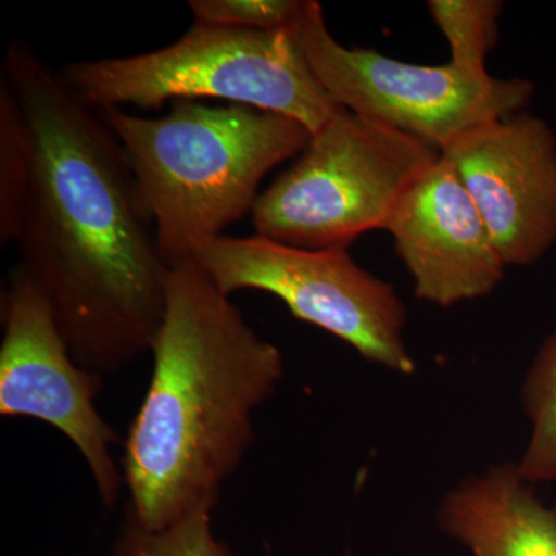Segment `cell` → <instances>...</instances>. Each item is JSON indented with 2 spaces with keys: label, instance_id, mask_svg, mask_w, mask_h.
<instances>
[{
  "label": "cell",
  "instance_id": "cell-1",
  "mask_svg": "<svg viewBox=\"0 0 556 556\" xmlns=\"http://www.w3.org/2000/svg\"><path fill=\"white\" fill-rule=\"evenodd\" d=\"M0 243L49 298L80 367L149 354L169 268L119 139L30 43L0 60Z\"/></svg>",
  "mask_w": 556,
  "mask_h": 556
},
{
  "label": "cell",
  "instance_id": "cell-2",
  "mask_svg": "<svg viewBox=\"0 0 556 556\" xmlns=\"http://www.w3.org/2000/svg\"><path fill=\"white\" fill-rule=\"evenodd\" d=\"M152 376L124 442L127 511L160 530L217 507L283 378L280 350L193 260L169 269Z\"/></svg>",
  "mask_w": 556,
  "mask_h": 556
},
{
  "label": "cell",
  "instance_id": "cell-3",
  "mask_svg": "<svg viewBox=\"0 0 556 556\" xmlns=\"http://www.w3.org/2000/svg\"><path fill=\"white\" fill-rule=\"evenodd\" d=\"M100 112L126 150L169 269L252 214L266 175L313 138L298 121L236 104L177 101L160 118Z\"/></svg>",
  "mask_w": 556,
  "mask_h": 556
},
{
  "label": "cell",
  "instance_id": "cell-4",
  "mask_svg": "<svg viewBox=\"0 0 556 556\" xmlns=\"http://www.w3.org/2000/svg\"><path fill=\"white\" fill-rule=\"evenodd\" d=\"M94 109H159L167 101L214 98L298 121L311 135L340 109L288 33L193 22L185 35L149 53L73 62L62 70Z\"/></svg>",
  "mask_w": 556,
  "mask_h": 556
},
{
  "label": "cell",
  "instance_id": "cell-5",
  "mask_svg": "<svg viewBox=\"0 0 556 556\" xmlns=\"http://www.w3.org/2000/svg\"><path fill=\"white\" fill-rule=\"evenodd\" d=\"M439 159L427 142L342 108L260 193L251 214L255 233L348 251L369 230H386L399 201Z\"/></svg>",
  "mask_w": 556,
  "mask_h": 556
},
{
  "label": "cell",
  "instance_id": "cell-6",
  "mask_svg": "<svg viewBox=\"0 0 556 556\" xmlns=\"http://www.w3.org/2000/svg\"><path fill=\"white\" fill-rule=\"evenodd\" d=\"M332 101L442 152L468 130L525 112L535 97L532 80L501 79L455 65H419L379 51L348 49L325 21L317 0H305L288 33Z\"/></svg>",
  "mask_w": 556,
  "mask_h": 556
},
{
  "label": "cell",
  "instance_id": "cell-7",
  "mask_svg": "<svg viewBox=\"0 0 556 556\" xmlns=\"http://www.w3.org/2000/svg\"><path fill=\"white\" fill-rule=\"evenodd\" d=\"M192 260L226 294L268 292L292 316L331 332L362 357L402 375L415 372L404 340V303L348 251L291 247L255 233L217 237Z\"/></svg>",
  "mask_w": 556,
  "mask_h": 556
},
{
  "label": "cell",
  "instance_id": "cell-8",
  "mask_svg": "<svg viewBox=\"0 0 556 556\" xmlns=\"http://www.w3.org/2000/svg\"><path fill=\"white\" fill-rule=\"evenodd\" d=\"M0 317V415L60 430L86 460L102 504L115 507L126 485L113 457L118 437L97 407L104 376L80 367L49 298L21 265L2 289Z\"/></svg>",
  "mask_w": 556,
  "mask_h": 556
},
{
  "label": "cell",
  "instance_id": "cell-9",
  "mask_svg": "<svg viewBox=\"0 0 556 556\" xmlns=\"http://www.w3.org/2000/svg\"><path fill=\"white\" fill-rule=\"evenodd\" d=\"M477 204L508 266L540 262L556 243V134L521 112L490 121L441 152Z\"/></svg>",
  "mask_w": 556,
  "mask_h": 556
},
{
  "label": "cell",
  "instance_id": "cell-10",
  "mask_svg": "<svg viewBox=\"0 0 556 556\" xmlns=\"http://www.w3.org/2000/svg\"><path fill=\"white\" fill-rule=\"evenodd\" d=\"M386 230L424 302L448 308L489 295L506 277L477 204L442 155L402 197Z\"/></svg>",
  "mask_w": 556,
  "mask_h": 556
},
{
  "label": "cell",
  "instance_id": "cell-11",
  "mask_svg": "<svg viewBox=\"0 0 556 556\" xmlns=\"http://www.w3.org/2000/svg\"><path fill=\"white\" fill-rule=\"evenodd\" d=\"M439 522L473 556H556V507L538 500L517 466L464 481L441 504Z\"/></svg>",
  "mask_w": 556,
  "mask_h": 556
},
{
  "label": "cell",
  "instance_id": "cell-12",
  "mask_svg": "<svg viewBox=\"0 0 556 556\" xmlns=\"http://www.w3.org/2000/svg\"><path fill=\"white\" fill-rule=\"evenodd\" d=\"M522 402L532 420L518 471L529 484L556 481V331L541 346L522 388Z\"/></svg>",
  "mask_w": 556,
  "mask_h": 556
},
{
  "label": "cell",
  "instance_id": "cell-13",
  "mask_svg": "<svg viewBox=\"0 0 556 556\" xmlns=\"http://www.w3.org/2000/svg\"><path fill=\"white\" fill-rule=\"evenodd\" d=\"M431 20L447 39L450 64L463 72L484 75L485 61L495 49L503 13L501 0H430Z\"/></svg>",
  "mask_w": 556,
  "mask_h": 556
},
{
  "label": "cell",
  "instance_id": "cell-14",
  "mask_svg": "<svg viewBox=\"0 0 556 556\" xmlns=\"http://www.w3.org/2000/svg\"><path fill=\"white\" fill-rule=\"evenodd\" d=\"M212 511L214 508H197L160 530L139 525L127 511L112 556H236L214 535Z\"/></svg>",
  "mask_w": 556,
  "mask_h": 556
},
{
  "label": "cell",
  "instance_id": "cell-15",
  "mask_svg": "<svg viewBox=\"0 0 556 556\" xmlns=\"http://www.w3.org/2000/svg\"><path fill=\"white\" fill-rule=\"evenodd\" d=\"M197 24L251 31L289 33L305 0H190Z\"/></svg>",
  "mask_w": 556,
  "mask_h": 556
}]
</instances>
